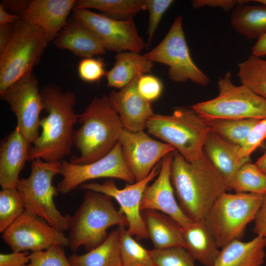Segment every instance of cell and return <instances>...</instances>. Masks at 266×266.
<instances>
[{
  "instance_id": "1",
  "label": "cell",
  "mask_w": 266,
  "mask_h": 266,
  "mask_svg": "<svg viewBox=\"0 0 266 266\" xmlns=\"http://www.w3.org/2000/svg\"><path fill=\"white\" fill-rule=\"evenodd\" d=\"M170 178L181 209L194 221L204 220L215 201L228 191L225 179L204 152L199 160L190 163L175 150Z\"/></svg>"
},
{
  "instance_id": "2",
  "label": "cell",
  "mask_w": 266,
  "mask_h": 266,
  "mask_svg": "<svg viewBox=\"0 0 266 266\" xmlns=\"http://www.w3.org/2000/svg\"><path fill=\"white\" fill-rule=\"evenodd\" d=\"M40 93L48 115L40 120L41 133L32 144L28 161L61 162L71 153L74 126L80 116L74 110L75 96L54 84L44 86Z\"/></svg>"
},
{
  "instance_id": "3",
  "label": "cell",
  "mask_w": 266,
  "mask_h": 266,
  "mask_svg": "<svg viewBox=\"0 0 266 266\" xmlns=\"http://www.w3.org/2000/svg\"><path fill=\"white\" fill-rule=\"evenodd\" d=\"M81 126L74 131L73 144L80 152L69 162L84 165L95 162L109 153L119 140L124 128L108 96L95 97L80 114Z\"/></svg>"
},
{
  "instance_id": "4",
  "label": "cell",
  "mask_w": 266,
  "mask_h": 266,
  "mask_svg": "<svg viewBox=\"0 0 266 266\" xmlns=\"http://www.w3.org/2000/svg\"><path fill=\"white\" fill-rule=\"evenodd\" d=\"M128 224L124 214L115 208L112 198L87 190L81 205L71 216L68 246L72 251L81 246L89 251L106 239L108 228Z\"/></svg>"
},
{
  "instance_id": "5",
  "label": "cell",
  "mask_w": 266,
  "mask_h": 266,
  "mask_svg": "<svg viewBox=\"0 0 266 266\" xmlns=\"http://www.w3.org/2000/svg\"><path fill=\"white\" fill-rule=\"evenodd\" d=\"M148 133L173 146L188 162L199 160L209 129L190 107L176 108L170 115L154 114L147 121Z\"/></svg>"
},
{
  "instance_id": "6",
  "label": "cell",
  "mask_w": 266,
  "mask_h": 266,
  "mask_svg": "<svg viewBox=\"0 0 266 266\" xmlns=\"http://www.w3.org/2000/svg\"><path fill=\"white\" fill-rule=\"evenodd\" d=\"M61 162L33 160L30 175L20 179L16 189L25 211L64 232L69 229L71 216L68 214L63 215L56 206L54 198L59 191L52 183L55 176L61 173Z\"/></svg>"
},
{
  "instance_id": "7",
  "label": "cell",
  "mask_w": 266,
  "mask_h": 266,
  "mask_svg": "<svg viewBox=\"0 0 266 266\" xmlns=\"http://www.w3.org/2000/svg\"><path fill=\"white\" fill-rule=\"evenodd\" d=\"M50 41L41 29L21 19L14 24L10 38L0 53V94L33 72Z\"/></svg>"
},
{
  "instance_id": "8",
  "label": "cell",
  "mask_w": 266,
  "mask_h": 266,
  "mask_svg": "<svg viewBox=\"0 0 266 266\" xmlns=\"http://www.w3.org/2000/svg\"><path fill=\"white\" fill-rule=\"evenodd\" d=\"M264 195L247 193H223L208 212L205 220L218 248L240 240L254 221Z\"/></svg>"
},
{
  "instance_id": "9",
  "label": "cell",
  "mask_w": 266,
  "mask_h": 266,
  "mask_svg": "<svg viewBox=\"0 0 266 266\" xmlns=\"http://www.w3.org/2000/svg\"><path fill=\"white\" fill-rule=\"evenodd\" d=\"M218 86L216 98L190 107L206 120L266 119V99L244 85H235L229 71L219 78Z\"/></svg>"
},
{
  "instance_id": "10",
  "label": "cell",
  "mask_w": 266,
  "mask_h": 266,
  "mask_svg": "<svg viewBox=\"0 0 266 266\" xmlns=\"http://www.w3.org/2000/svg\"><path fill=\"white\" fill-rule=\"evenodd\" d=\"M143 55L153 63L158 62L167 66L168 76L174 82L190 80L202 86H206L210 82L209 77L197 66L192 58L181 16L175 19L161 42Z\"/></svg>"
},
{
  "instance_id": "11",
  "label": "cell",
  "mask_w": 266,
  "mask_h": 266,
  "mask_svg": "<svg viewBox=\"0 0 266 266\" xmlns=\"http://www.w3.org/2000/svg\"><path fill=\"white\" fill-rule=\"evenodd\" d=\"M15 114L16 127L32 145L39 137L40 114L44 105L38 80L33 72L26 75L0 94Z\"/></svg>"
},
{
  "instance_id": "12",
  "label": "cell",
  "mask_w": 266,
  "mask_h": 266,
  "mask_svg": "<svg viewBox=\"0 0 266 266\" xmlns=\"http://www.w3.org/2000/svg\"><path fill=\"white\" fill-rule=\"evenodd\" d=\"M73 11V18L92 31L106 50L140 53L146 45L137 32L133 18L116 19L88 9L75 7Z\"/></svg>"
},
{
  "instance_id": "13",
  "label": "cell",
  "mask_w": 266,
  "mask_h": 266,
  "mask_svg": "<svg viewBox=\"0 0 266 266\" xmlns=\"http://www.w3.org/2000/svg\"><path fill=\"white\" fill-rule=\"evenodd\" d=\"M61 163L60 174L63 178L57 188L62 194L70 193L88 180L100 178H117L130 184L135 181L125 161L119 141L109 153L93 163L76 165L63 161Z\"/></svg>"
},
{
  "instance_id": "14",
  "label": "cell",
  "mask_w": 266,
  "mask_h": 266,
  "mask_svg": "<svg viewBox=\"0 0 266 266\" xmlns=\"http://www.w3.org/2000/svg\"><path fill=\"white\" fill-rule=\"evenodd\" d=\"M2 238L13 252H36L69 244L63 232L26 211L2 233Z\"/></svg>"
},
{
  "instance_id": "15",
  "label": "cell",
  "mask_w": 266,
  "mask_h": 266,
  "mask_svg": "<svg viewBox=\"0 0 266 266\" xmlns=\"http://www.w3.org/2000/svg\"><path fill=\"white\" fill-rule=\"evenodd\" d=\"M160 166L156 165L144 179L135 183L127 185L123 189L116 187L113 178L101 184L84 183L79 186L82 189L93 191L114 198L118 203L121 211L128 221L127 231L137 240L148 239L149 235L141 214V202L144 192L148 184L160 172Z\"/></svg>"
},
{
  "instance_id": "16",
  "label": "cell",
  "mask_w": 266,
  "mask_h": 266,
  "mask_svg": "<svg viewBox=\"0 0 266 266\" xmlns=\"http://www.w3.org/2000/svg\"><path fill=\"white\" fill-rule=\"evenodd\" d=\"M118 141L136 181L146 178L160 160L176 150L168 143L153 139L143 131L133 132L123 128Z\"/></svg>"
},
{
  "instance_id": "17",
  "label": "cell",
  "mask_w": 266,
  "mask_h": 266,
  "mask_svg": "<svg viewBox=\"0 0 266 266\" xmlns=\"http://www.w3.org/2000/svg\"><path fill=\"white\" fill-rule=\"evenodd\" d=\"M173 152L162 159L159 175L155 181L145 189L140 207L141 211L145 210L161 211L184 228L193 221L184 213L174 197L170 178Z\"/></svg>"
},
{
  "instance_id": "18",
  "label": "cell",
  "mask_w": 266,
  "mask_h": 266,
  "mask_svg": "<svg viewBox=\"0 0 266 266\" xmlns=\"http://www.w3.org/2000/svg\"><path fill=\"white\" fill-rule=\"evenodd\" d=\"M76 2L75 0H33L20 16L24 21L41 29L52 41L67 24Z\"/></svg>"
},
{
  "instance_id": "19",
  "label": "cell",
  "mask_w": 266,
  "mask_h": 266,
  "mask_svg": "<svg viewBox=\"0 0 266 266\" xmlns=\"http://www.w3.org/2000/svg\"><path fill=\"white\" fill-rule=\"evenodd\" d=\"M139 77L134 78L119 91H111L108 96L124 128L133 132L144 131L146 121L154 114L150 102L143 98L138 91Z\"/></svg>"
},
{
  "instance_id": "20",
  "label": "cell",
  "mask_w": 266,
  "mask_h": 266,
  "mask_svg": "<svg viewBox=\"0 0 266 266\" xmlns=\"http://www.w3.org/2000/svg\"><path fill=\"white\" fill-rule=\"evenodd\" d=\"M32 145L15 129L1 141L0 147V185L2 189H16Z\"/></svg>"
},
{
  "instance_id": "21",
  "label": "cell",
  "mask_w": 266,
  "mask_h": 266,
  "mask_svg": "<svg viewBox=\"0 0 266 266\" xmlns=\"http://www.w3.org/2000/svg\"><path fill=\"white\" fill-rule=\"evenodd\" d=\"M240 146L233 143L209 131L203 146V151L213 166L221 174L227 185L228 191L241 166L251 162L249 158L239 159Z\"/></svg>"
},
{
  "instance_id": "22",
  "label": "cell",
  "mask_w": 266,
  "mask_h": 266,
  "mask_svg": "<svg viewBox=\"0 0 266 266\" xmlns=\"http://www.w3.org/2000/svg\"><path fill=\"white\" fill-rule=\"evenodd\" d=\"M54 44L59 48L69 50L75 56L83 58L106 53V49L97 35L74 18L68 22L59 33Z\"/></svg>"
},
{
  "instance_id": "23",
  "label": "cell",
  "mask_w": 266,
  "mask_h": 266,
  "mask_svg": "<svg viewBox=\"0 0 266 266\" xmlns=\"http://www.w3.org/2000/svg\"><path fill=\"white\" fill-rule=\"evenodd\" d=\"M184 248L195 261L213 266L220 250L205 220L193 221L182 228Z\"/></svg>"
},
{
  "instance_id": "24",
  "label": "cell",
  "mask_w": 266,
  "mask_h": 266,
  "mask_svg": "<svg viewBox=\"0 0 266 266\" xmlns=\"http://www.w3.org/2000/svg\"><path fill=\"white\" fill-rule=\"evenodd\" d=\"M266 239L257 235L247 242L233 241L222 248L213 266H263Z\"/></svg>"
},
{
  "instance_id": "25",
  "label": "cell",
  "mask_w": 266,
  "mask_h": 266,
  "mask_svg": "<svg viewBox=\"0 0 266 266\" xmlns=\"http://www.w3.org/2000/svg\"><path fill=\"white\" fill-rule=\"evenodd\" d=\"M149 237L155 249L184 247L182 227L168 216L154 210L142 211Z\"/></svg>"
},
{
  "instance_id": "26",
  "label": "cell",
  "mask_w": 266,
  "mask_h": 266,
  "mask_svg": "<svg viewBox=\"0 0 266 266\" xmlns=\"http://www.w3.org/2000/svg\"><path fill=\"white\" fill-rule=\"evenodd\" d=\"M113 67L107 72V85L122 89L134 78L150 73L153 63L140 53L125 51L118 53Z\"/></svg>"
},
{
  "instance_id": "27",
  "label": "cell",
  "mask_w": 266,
  "mask_h": 266,
  "mask_svg": "<svg viewBox=\"0 0 266 266\" xmlns=\"http://www.w3.org/2000/svg\"><path fill=\"white\" fill-rule=\"evenodd\" d=\"M119 237L118 227L96 248L83 255H71L68 258L71 266H122Z\"/></svg>"
},
{
  "instance_id": "28",
  "label": "cell",
  "mask_w": 266,
  "mask_h": 266,
  "mask_svg": "<svg viewBox=\"0 0 266 266\" xmlns=\"http://www.w3.org/2000/svg\"><path fill=\"white\" fill-rule=\"evenodd\" d=\"M231 24L239 34L259 39L266 34V5H237L231 14Z\"/></svg>"
},
{
  "instance_id": "29",
  "label": "cell",
  "mask_w": 266,
  "mask_h": 266,
  "mask_svg": "<svg viewBox=\"0 0 266 266\" xmlns=\"http://www.w3.org/2000/svg\"><path fill=\"white\" fill-rule=\"evenodd\" d=\"M74 7L97 9L106 16L119 20L133 18L146 10L145 0H79Z\"/></svg>"
},
{
  "instance_id": "30",
  "label": "cell",
  "mask_w": 266,
  "mask_h": 266,
  "mask_svg": "<svg viewBox=\"0 0 266 266\" xmlns=\"http://www.w3.org/2000/svg\"><path fill=\"white\" fill-rule=\"evenodd\" d=\"M238 68L241 84L266 99V60L252 55L239 63Z\"/></svg>"
},
{
  "instance_id": "31",
  "label": "cell",
  "mask_w": 266,
  "mask_h": 266,
  "mask_svg": "<svg viewBox=\"0 0 266 266\" xmlns=\"http://www.w3.org/2000/svg\"><path fill=\"white\" fill-rule=\"evenodd\" d=\"M206 120L210 131L240 146L251 129L260 120L215 119Z\"/></svg>"
},
{
  "instance_id": "32",
  "label": "cell",
  "mask_w": 266,
  "mask_h": 266,
  "mask_svg": "<svg viewBox=\"0 0 266 266\" xmlns=\"http://www.w3.org/2000/svg\"><path fill=\"white\" fill-rule=\"evenodd\" d=\"M264 195L266 194V173L251 162L242 165L236 172L230 191Z\"/></svg>"
},
{
  "instance_id": "33",
  "label": "cell",
  "mask_w": 266,
  "mask_h": 266,
  "mask_svg": "<svg viewBox=\"0 0 266 266\" xmlns=\"http://www.w3.org/2000/svg\"><path fill=\"white\" fill-rule=\"evenodd\" d=\"M125 227L118 226L122 266H156L150 250L134 239Z\"/></svg>"
},
{
  "instance_id": "34",
  "label": "cell",
  "mask_w": 266,
  "mask_h": 266,
  "mask_svg": "<svg viewBox=\"0 0 266 266\" xmlns=\"http://www.w3.org/2000/svg\"><path fill=\"white\" fill-rule=\"evenodd\" d=\"M25 211L17 189H2L0 192V232L3 233Z\"/></svg>"
},
{
  "instance_id": "35",
  "label": "cell",
  "mask_w": 266,
  "mask_h": 266,
  "mask_svg": "<svg viewBox=\"0 0 266 266\" xmlns=\"http://www.w3.org/2000/svg\"><path fill=\"white\" fill-rule=\"evenodd\" d=\"M156 266H196L195 261L184 247L150 250Z\"/></svg>"
},
{
  "instance_id": "36",
  "label": "cell",
  "mask_w": 266,
  "mask_h": 266,
  "mask_svg": "<svg viewBox=\"0 0 266 266\" xmlns=\"http://www.w3.org/2000/svg\"><path fill=\"white\" fill-rule=\"evenodd\" d=\"M26 266H71L63 246L55 245L47 250L30 254Z\"/></svg>"
},
{
  "instance_id": "37",
  "label": "cell",
  "mask_w": 266,
  "mask_h": 266,
  "mask_svg": "<svg viewBox=\"0 0 266 266\" xmlns=\"http://www.w3.org/2000/svg\"><path fill=\"white\" fill-rule=\"evenodd\" d=\"M77 71L81 79L88 83L99 82L107 72L103 62L94 57L82 59L78 64Z\"/></svg>"
},
{
  "instance_id": "38",
  "label": "cell",
  "mask_w": 266,
  "mask_h": 266,
  "mask_svg": "<svg viewBox=\"0 0 266 266\" xmlns=\"http://www.w3.org/2000/svg\"><path fill=\"white\" fill-rule=\"evenodd\" d=\"M266 138V119L260 120L251 129L237 153L239 159L249 158Z\"/></svg>"
},
{
  "instance_id": "39",
  "label": "cell",
  "mask_w": 266,
  "mask_h": 266,
  "mask_svg": "<svg viewBox=\"0 0 266 266\" xmlns=\"http://www.w3.org/2000/svg\"><path fill=\"white\" fill-rule=\"evenodd\" d=\"M173 2L172 0H145L146 10L149 12L147 30L149 46L161 19Z\"/></svg>"
},
{
  "instance_id": "40",
  "label": "cell",
  "mask_w": 266,
  "mask_h": 266,
  "mask_svg": "<svg viewBox=\"0 0 266 266\" xmlns=\"http://www.w3.org/2000/svg\"><path fill=\"white\" fill-rule=\"evenodd\" d=\"M137 86L141 96L149 102L157 100L163 90L161 80L149 74L140 76L138 79Z\"/></svg>"
},
{
  "instance_id": "41",
  "label": "cell",
  "mask_w": 266,
  "mask_h": 266,
  "mask_svg": "<svg viewBox=\"0 0 266 266\" xmlns=\"http://www.w3.org/2000/svg\"><path fill=\"white\" fill-rule=\"evenodd\" d=\"M249 1L245 0H194L191 4L194 8L197 9L204 6L219 7L225 11H230L237 5L247 3Z\"/></svg>"
},
{
  "instance_id": "42",
  "label": "cell",
  "mask_w": 266,
  "mask_h": 266,
  "mask_svg": "<svg viewBox=\"0 0 266 266\" xmlns=\"http://www.w3.org/2000/svg\"><path fill=\"white\" fill-rule=\"evenodd\" d=\"M30 261V254L27 251L0 254V266H26Z\"/></svg>"
},
{
  "instance_id": "43",
  "label": "cell",
  "mask_w": 266,
  "mask_h": 266,
  "mask_svg": "<svg viewBox=\"0 0 266 266\" xmlns=\"http://www.w3.org/2000/svg\"><path fill=\"white\" fill-rule=\"evenodd\" d=\"M254 221V233L257 235L266 239V194L263 196L262 203Z\"/></svg>"
},
{
  "instance_id": "44",
  "label": "cell",
  "mask_w": 266,
  "mask_h": 266,
  "mask_svg": "<svg viewBox=\"0 0 266 266\" xmlns=\"http://www.w3.org/2000/svg\"><path fill=\"white\" fill-rule=\"evenodd\" d=\"M14 24L0 25V53L4 50L10 38Z\"/></svg>"
},
{
  "instance_id": "45",
  "label": "cell",
  "mask_w": 266,
  "mask_h": 266,
  "mask_svg": "<svg viewBox=\"0 0 266 266\" xmlns=\"http://www.w3.org/2000/svg\"><path fill=\"white\" fill-rule=\"evenodd\" d=\"M20 19V15L10 14L0 4V25L14 24Z\"/></svg>"
},
{
  "instance_id": "46",
  "label": "cell",
  "mask_w": 266,
  "mask_h": 266,
  "mask_svg": "<svg viewBox=\"0 0 266 266\" xmlns=\"http://www.w3.org/2000/svg\"><path fill=\"white\" fill-rule=\"evenodd\" d=\"M252 53L261 58L266 56V34L257 40L252 48Z\"/></svg>"
},
{
  "instance_id": "47",
  "label": "cell",
  "mask_w": 266,
  "mask_h": 266,
  "mask_svg": "<svg viewBox=\"0 0 266 266\" xmlns=\"http://www.w3.org/2000/svg\"><path fill=\"white\" fill-rule=\"evenodd\" d=\"M29 2L24 0H8L2 2L1 4L4 8L7 7L12 10L18 11L21 14L26 9Z\"/></svg>"
},
{
  "instance_id": "48",
  "label": "cell",
  "mask_w": 266,
  "mask_h": 266,
  "mask_svg": "<svg viewBox=\"0 0 266 266\" xmlns=\"http://www.w3.org/2000/svg\"><path fill=\"white\" fill-rule=\"evenodd\" d=\"M256 166L262 171L266 173V151L255 163Z\"/></svg>"
},
{
  "instance_id": "49",
  "label": "cell",
  "mask_w": 266,
  "mask_h": 266,
  "mask_svg": "<svg viewBox=\"0 0 266 266\" xmlns=\"http://www.w3.org/2000/svg\"><path fill=\"white\" fill-rule=\"evenodd\" d=\"M256 2H260V3L266 5V0H254Z\"/></svg>"
}]
</instances>
